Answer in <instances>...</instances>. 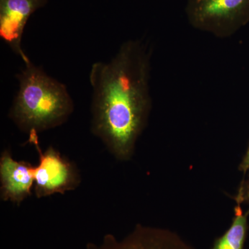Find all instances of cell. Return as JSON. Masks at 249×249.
<instances>
[{
	"label": "cell",
	"mask_w": 249,
	"mask_h": 249,
	"mask_svg": "<svg viewBox=\"0 0 249 249\" xmlns=\"http://www.w3.org/2000/svg\"><path fill=\"white\" fill-rule=\"evenodd\" d=\"M151 52L139 39L124 42L109 62L91 66V130L119 160L133 155L152 107Z\"/></svg>",
	"instance_id": "6da1fadb"
},
{
	"label": "cell",
	"mask_w": 249,
	"mask_h": 249,
	"mask_svg": "<svg viewBox=\"0 0 249 249\" xmlns=\"http://www.w3.org/2000/svg\"><path fill=\"white\" fill-rule=\"evenodd\" d=\"M24 65L16 76L19 89L9 117L28 135L62 125L74 110L67 87L47 74L42 67L31 61Z\"/></svg>",
	"instance_id": "7a4b0ae2"
},
{
	"label": "cell",
	"mask_w": 249,
	"mask_h": 249,
	"mask_svg": "<svg viewBox=\"0 0 249 249\" xmlns=\"http://www.w3.org/2000/svg\"><path fill=\"white\" fill-rule=\"evenodd\" d=\"M185 12L196 30L227 38L249 22V0H187Z\"/></svg>",
	"instance_id": "3957f363"
},
{
	"label": "cell",
	"mask_w": 249,
	"mask_h": 249,
	"mask_svg": "<svg viewBox=\"0 0 249 249\" xmlns=\"http://www.w3.org/2000/svg\"><path fill=\"white\" fill-rule=\"evenodd\" d=\"M37 134L29 135V142L35 146L39 156L38 164L34 168V191L36 197L39 199L56 193L63 195L76 189L81 178L76 165L53 146L42 151Z\"/></svg>",
	"instance_id": "277c9868"
},
{
	"label": "cell",
	"mask_w": 249,
	"mask_h": 249,
	"mask_svg": "<svg viewBox=\"0 0 249 249\" xmlns=\"http://www.w3.org/2000/svg\"><path fill=\"white\" fill-rule=\"evenodd\" d=\"M48 0H0V37L24 64L31 60L23 52L22 35L31 15Z\"/></svg>",
	"instance_id": "5b68a950"
},
{
	"label": "cell",
	"mask_w": 249,
	"mask_h": 249,
	"mask_svg": "<svg viewBox=\"0 0 249 249\" xmlns=\"http://www.w3.org/2000/svg\"><path fill=\"white\" fill-rule=\"evenodd\" d=\"M34 166L13 159L9 150L0 157V196L4 201L19 205L32 194Z\"/></svg>",
	"instance_id": "8992f818"
},
{
	"label": "cell",
	"mask_w": 249,
	"mask_h": 249,
	"mask_svg": "<svg viewBox=\"0 0 249 249\" xmlns=\"http://www.w3.org/2000/svg\"><path fill=\"white\" fill-rule=\"evenodd\" d=\"M88 249H193L174 232L164 229L139 226L128 236L118 241L112 235L105 237L102 244L91 245Z\"/></svg>",
	"instance_id": "52a82bcc"
},
{
	"label": "cell",
	"mask_w": 249,
	"mask_h": 249,
	"mask_svg": "<svg viewBox=\"0 0 249 249\" xmlns=\"http://www.w3.org/2000/svg\"><path fill=\"white\" fill-rule=\"evenodd\" d=\"M242 200L237 196L235 217L231 226L222 237L215 241L211 249H243L248 227V213L244 214L240 206Z\"/></svg>",
	"instance_id": "ba28073f"
},
{
	"label": "cell",
	"mask_w": 249,
	"mask_h": 249,
	"mask_svg": "<svg viewBox=\"0 0 249 249\" xmlns=\"http://www.w3.org/2000/svg\"><path fill=\"white\" fill-rule=\"evenodd\" d=\"M237 196H240L242 201L244 200L249 201V179L247 183H246L245 186L242 185Z\"/></svg>",
	"instance_id": "9c48e42d"
},
{
	"label": "cell",
	"mask_w": 249,
	"mask_h": 249,
	"mask_svg": "<svg viewBox=\"0 0 249 249\" xmlns=\"http://www.w3.org/2000/svg\"><path fill=\"white\" fill-rule=\"evenodd\" d=\"M240 170L243 173H247L249 172V145L248 149H247V153L242 160V163L240 165Z\"/></svg>",
	"instance_id": "30bf717a"
}]
</instances>
